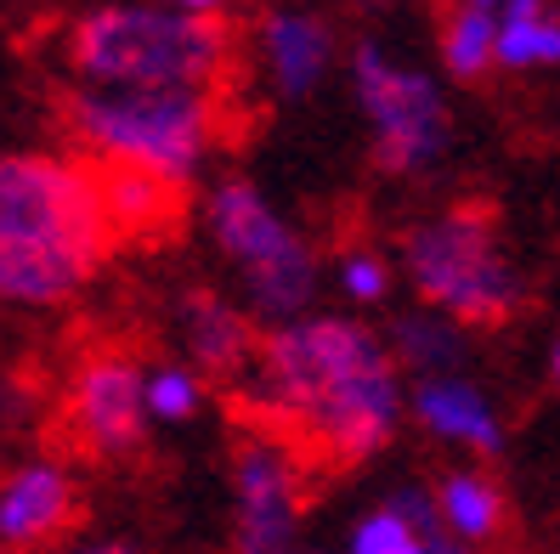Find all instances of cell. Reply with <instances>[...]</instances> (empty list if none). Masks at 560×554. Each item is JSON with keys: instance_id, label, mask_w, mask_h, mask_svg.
I'll use <instances>...</instances> for the list:
<instances>
[{"instance_id": "obj_24", "label": "cell", "mask_w": 560, "mask_h": 554, "mask_svg": "<svg viewBox=\"0 0 560 554\" xmlns=\"http://www.w3.org/2000/svg\"><path fill=\"white\" fill-rule=\"evenodd\" d=\"M549 379L560 385V340H555V351H549Z\"/></svg>"}, {"instance_id": "obj_3", "label": "cell", "mask_w": 560, "mask_h": 554, "mask_svg": "<svg viewBox=\"0 0 560 554\" xmlns=\"http://www.w3.org/2000/svg\"><path fill=\"white\" fill-rule=\"evenodd\" d=\"M238 51V17L215 0H108L62 28L69 85L96 91H226Z\"/></svg>"}, {"instance_id": "obj_8", "label": "cell", "mask_w": 560, "mask_h": 554, "mask_svg": "<svg viewBox=\"0 0 560 554\" xmlns=\"http://www.w3.org/2000/svg\"><path fill=\"white\" fill-rule=\"evenodd\" d=\"M226 493H233V554H294L306 515V452L283 431H238Z\"/></svg>"}, {"instance_id": "obj_12", "label": "cell", "mask_w": 560, "mask_h": 554, "mask_svg": "<svg viewBox=\"0 0 560 554\" xmlns=\"http://www.w3.org/2000/svg\"><path fill=\"white\" fill-rule=\"evenodd\" d=\"M176 334H182V351H187V368H199L210 379H238L260 356L255 317L238 300H226L221 288H205V283H192L176 295Z\"/></svg>"}, {"instance_id": "obj_14", "label": "cell", "mask_w": 560, "mask_h": 554, "mask_svg": "<svg viewBox=\"0 0 560 554\" xmlns=\"http://www.w3.org/2000/svg\"><path fill=\"white\" fill-rule=\"evenodd\" d=\"M431 498H436V527L453 532L458 543H470V549H487V543H499L504 527H510V498H504V486L481 475V470H453L431 486Z\"/></svg>"}, {"instance_id": "obj_4", "label": "cell", "mask_w": 560, "mask_h": 554, "mask_svg": "<svg viewBox=\"0 0 560 554\" xmlns=\"http://www.w3.org/2000/svg\"><path fill=\"white\" fill-rule=\"evenodd\" d=\"M62 130L96 170H137L187 192L226 137L221 91H96L69 85L57 96Z\"/></svg>"}, {"instance_id": "obj_20", "label": "cell", "mask_w": 560, "mask_h": 554, "mask_svg": "<svg viewBox=\"0 0 560 554\" xmlns=\"http://www.w3.org/2000/svg\"><path fill=\"white\" fill-rule=\"evenodd\" d=\"M346 554H431V543H424V527H413V520L385 498V504L357 515Z\"/></svg>"}, {"instance_id": "obj_10", "label": "cell", "mask_w": 560, "mask_h": 554, "mask_svg": "<svg viewBox=\"0 0 560 554\" xmlns=\"http://www.w3.org/2000/svg\"><path fill=\"white\" fill-rule=\"evenodd\" d=\"M80 520V481L57 459H23L0 475V554H57Z\"/></svg>"}, {"instance_id": "obj_7", "label": "cell", "mask_w": 560, "mask_h": 554, "mask_svg": "<svg viewBox=\"0 0 560 554\" xmlns=\"http://www.w3.org/2000/svg\"><path fill=\"white\" fill-rule=\"evenodd\" d=\"M351 103L369 125L374 165L385 176H424L436 170L453 148V108L442 96V80L402 62L385 40L357 35L346 57Z\"/></svg>"}, {"instance_id": "obj_9", "label": "cell", "mask_w": 560, "mask_h": 554, "mask_svg": "<svg viewBox=\"0 0 560 554\" xmlns=\"http://www.w3.org/2000/svg\"><path fill=\"white\" fill-rule=\"evenodd\" d=\"M148 425V363L130 351L80 356L69 374V431L91 459H137Z\"/></svg>"}, {"instance_id": "obj_1", "label": "cell", "mask_w": 560, "mask_h": 554, "mask_svg": "<svg viewBox=\"0 0 560 554\" xmlns=\"http://www.w3.org/2000/svg\"><path fill=\"white\" fill-rule=\"evenodd\" d=\"M255 425L328 464H369L408 419V374L385 334L346 311H312L260 334L249 368Z\"/></svg>"}, {"instance_id": "obj_6", "label": "cell", "mask_w": 560, "mask_h": 554, "mask_svg": "<svg viewBox=\"0 0 560 554\" xmlns=\"http://www.w3.org/2000/svg\"><path fill=\"white\" fill-rule=\"evenodd\" d=\"M205 233L238 272L244 311L255 322L283 329V322L312 317V300L323 288V255L289 215H278V204L249 176H221L205 187Z\"/></svg>"}, {"instance_id": "obj_5", "label": "cell", "mask_w": 560, "mask_h": 554, "mask_svg": "<svg viewBox=\"0 0 560 554\" xmlns=\"http://www.w3.org/2000/svg\"><path fill=\"white\" fill-rule=\"evenodd\" d=\"M397 267L419 306L442 311L458 329H504L526 306V278L504 249L492 210L481 204H447L419 215L397 244Z\"/></svg>"}, {"instance_id": "obj_13", "label": "cell", "mask_w": 560, "mask_h": 554, "mask_svg": "<svg viewBox=\"0 0 560 554\" xmlns=\"http://www.w3.org/2000/svg\"><path fill=\"white\" fill-rule=\"evenodd\" d=\"M408 413L413 425H424L436 441L470 452V459H492L504 452V413L470 374H442L408 385Z\"/></svg>"}, {"instance_id": "obj_11", "label": "cell", "mask_w": 560, "mask_h": 554, "mask_svg": "<svg viewBox=\"0 0 560 554\" xmlns=\"http://www.w3.org/2000/svg\"><path fill=\"white\" fill-rule=\"evenodd\" d=\"M335 57H340V40H335V23L312 7H272L260 12L255 23V62H260V80L278 103H306L328 85L335 74Z\"/></svg>"}, {"instance_id": "obj_21", "label": "cell", "mask_w": 560, "mask_h": 554, "mask_svg": "<svg viewBox=\"0 0 560 554\" xmlns=\"http://www.w3.org/2000/svg\"><path fill=\"white\" fill-rule=\"evenodd\" d=\"M335 283L351 306H385L390 288H397V267L380 249H346L335 260Z\"/></svg>"}, {"instance_id": "obj_19", "label": "cell", "mask_w": 560, "mask_h": 554, "mask_svg": "<svg viewBox=\"0 0 560 554\" xmlns=\"http://www.w3.org/2000/svg\"><path fill=\"white\" fill-rule=\"evenodd\" d=\"M205 408V374L187 363H148V419L153 425H187Z\"/></svg>"}, {"instance_id": "obj_18", "label": "cell", "mask_w": 560, "mask_h": 554, "mask_svg": "<svg viewBox=\"0 0 560 554\" xmlns=\"http://www.w3.org/2000/svg\"><path fill=\"white\" fill-rule=\"evenodd\" d=\"M103 199H108V215H114L119 238L159 233V226H171L176 210H182L176 187H164L153 176H137V170H103Z\"/></svg>"}, {"instance_id": "obj_23", "label": "cell", "mask_w": 560, "mask_h": 554, "mask_svg": "<svg viewBox=\"0 0 560 554\" xmlns=\"http://www.w3.org/2000/svg\"><path fill=\"white\" fill-rule=\"evenodd\" d=\"M424 543H431V554H481V549L458 543V538H453V532H442V527H431V532H424Z\"/></svg>"}, {"instance_id": "obj_2", "label": "cell", "mask_w": 560, "mask_h": 554, "mask_svg": "<svg viewBox=\"0 0 560 554\" xmlns=\"http://www.w3.org/2000/svg\"><path fill=\"white\" fill-rule=\"evenodd\" d=\"M119 233L80 153H0V306L57 311L96 283Z\"/></svg>"}, {"instance_id": "obj_22", "label": "cell", "mask_w": 560, "mask_h": 554, "mask_svg": "<svg viewBox=\"0 0 560 554\" xmlns=\"http://www.w3.org/2000/svg\"><path fill=\"white\" fill-rule=\"evenodd\" d=\"M57 554H142V549L125 538H80V543H62Z\"/></svg>"}, {"instance_id": "obj_15", "label": "cell", "mask_w": 560, "mask_h": 554, "mask_svg": "<svg viewBox=\"0 0 560 554\" xmlns=\"http://www.w3.org/2000/svg\"><path fill=\"white\" fill-rule=\"evenodd\" d=\"M499 12L492 0H458V7L442 12V28H436V57L447 80L458 85H476L487 74H499Z\"/></svg>"}, {"instance_id": "obj_17", "label": "cell", "mask_w": 560, "mask_h": 554, "mask_svg": "<svg viewBox=\"0 0 560 554\" xmlns=\"http://www.w3.org/2000/svg\"><path fill=\"white\" fill-rule=\"evenodd\" d=\"M560 69V12L544 0H504L499 12V74Z\"/></svg>"}, {"instance_id": "obj_16", "label": "cell", "mask_w": 560, "mask_h": 554, "mask_svg": "<svg viewBox=\"0 0 560 554\" xmlns=\"http://www.w3.org/2000/svg\"><path fill=\"white\" fill-rule=\"evenodd\" d=\"M390 356L402 363V374L419 385V379H442V374H465L458 363H465V329L458 322H447L442 311H397L390 317V334H385Z\"/></svg>"}]
</instances>
